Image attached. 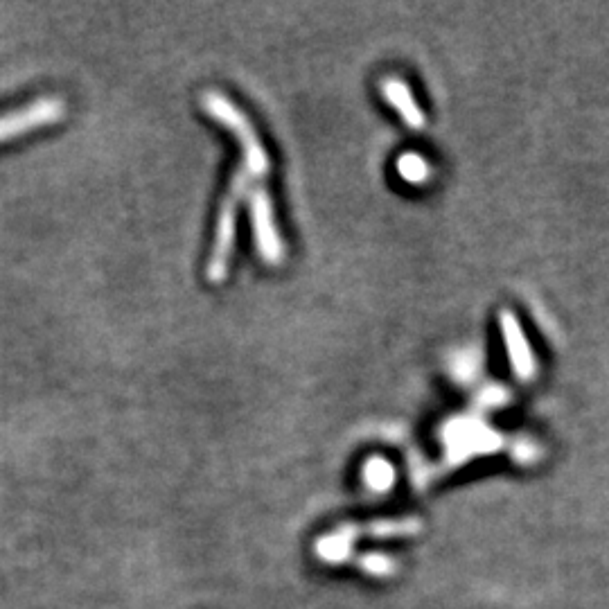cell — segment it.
<instances>
[{
    "instance_id": "9",
    "label": "cell",
    "mask_w": 609,
    "mask_h": 609,
    "mask_svg": "<svg viewBox=\"0 0 609 609\" xmlns=\"http://www.w3.org/2000/svg\"><path fill=\"white\" fill-rule=\"evenodd\" d=\"M359 567L364 569L366 573H370V576L386 578V576H391V573H395L397 564H395L391 558H386V555L370 553V555H361V558H359Z\"/></svg>"
},
{
    "instance_id": "7",
    "label": "cell",
    "mask_w": 609,
    "mask_h": 609,
    "mask_svg": "<svg viewBox=\"0 0 609 609\" xmlns=\"http://www.w3.org/2000/svg\"><path fill=\"white\" fill-rule=\"evenodd\" d=\"M501 321H503V332H506V339H508L510 355H513V359H515L513 364H515L519 373H526V370H528V352L524 348L522 337H519L517 323H515L513 316H508V314H503Z\"/></svg>"
},
{
    "instance_id": "10",
    "label": "cell",
    "mask_w": 609,
    "mask_h": 609,
    "mask_svg": "<svg viewBox=\"0 0 609 609\" xmlns=\"http://www.w3.org/2000/svg\"><path fill=\"white\" fill-rule=\"evenodd\" d=\"M400 172H402L411 183H418V181L425 179L427 167H425V163L420 161V158H416V156H406V158H402V161H400Z\"/></svg>"
},
{
    "instance_id": "5",
    "label": "cell",
    "mask_w": 609,
    "mask_h": 609,
    "mask_svg": "<svg viewBox=\"0 0 609 609\" xmlns=\"http://www.w3.org/2000/svg\"><path fill=\"white\" fill-rule=\"evenodd\" d=\"M382 95L388 100V104L397 111V116H400L406 127L413 131H420L425 127V113L418 107V102L413 100L411 88L406 86L402 79L397 77H388L382 82Z\"/></svg>"
},
{
    "instance_id": "8",
    "label": "cell",
    "mask_w": 609,
    "mask_h": 609,
    "mask_svg": "<svg viewBox=\"0 0 609 609\" xmlns=\"http://www.w3.org/2000/svg\"><path fill=\"white\" fill-rule=\"evenodd\" d=\"M366 481H368L370 488L377 490V492L388 490L393 483L391 465L384 463L382 458H373V461L366 465Z\"/></svg>"
},
{
    "instance_id": "4",
    "label": "cell",
    "mask_w": 609,
    "mask_h": 609,
    "mask_svg": "<svg viewBox=\"0 0 609 609\" xmlns=\"http://www.w3.org/2000/svg\"><path fill=\"white\" fill-rule=\"evenodd\" d=\"M249 213H251L255 246H258L260 258L271 264V267H278V264H282V260H285V244H282V237L278 233L271 197L264 185H258V188L251 192Z\"/></svg>"
},
{
    "instance_id": "3",
    "label": "cell",
    "mask_w": 609,
    "mask_h": 609,
    "mask_svg": "<svg viewBox=\"0 0 609 609\" xmlns=\"http://www.w3.org/2000/svg\"><path fill=\"white\" fill-rule=\"evenodd\" d=\"M66 116V104L59 97H39L25 107L10 113H0V143L19 138L32 131L61 122Z\"/></svg>"
},
{
    "instance_id": "2",
    "label": "cell",
    "mask_w": 609,
    "mask_h": 609,
    "mask_svg": "<svg viewBox=\"0 0 609 609\" xmlns=\"http://www.w3.org/2000/svg\"><path fill=\"white\" fill-rule=\"evenodd\" d=\"M246 188H249V172L244 167H237L233 174V181L228 185L226 197L219 206L217 228H215V242L213 251H210L208 260V280L210 282H224L228 276V264L233 258L235 249V233H237V213H240V203Z\"/></svg>"
},
{
    "instance_id": "6",
    "label": "cell",
    "mask_w": 609,
    "mask_h": 609,
    "mask_svg": "<svg viewBox=\"0 0 609 609\" xmlns=\"http://www.w3.org/2000/svg\"><path fill=\"white\" fill-rule=\"evenodd\" d=\"M418 531H422V522H418V519H391V522H375L364 528L343 526L339 533L352 544V537L359 533H368L373 537H404V535H416Z\"/></svg>"
},
{
    "instance_id": "1",
    "label": "cell",
    "mask_w": 609,
    "mask_h": 609,
    "mask_svg": "<svg viewBox=\"0 0 609 609\" xmlns=\"http://www.w3.org/2000/svg\"><path fill=\"white\" fill-rule=\"evenodd\" d=\"M203 109H206L210 118L217 120L219 125L235 136L244 156V170L262 185L271 170V163L258 131H255V127L251 125V120L246 118V113L242 109H237L226 95L217 91H208L203 95Z\"/></svg>"
}]
</instances>
